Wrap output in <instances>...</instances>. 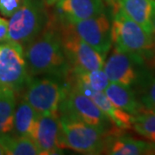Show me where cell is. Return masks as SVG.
<instances>
[{
    "instance_id": "cell-8",
    "label": "cell",
    "mask_w": 155,
    "mask_h": 155,
    "mask_svg": "<svg viewBox=\"0 0 155 155\" xmlns=\"http://www.w3.org/2000/svg\"><path fill=\"white\" fill-rule=\"evenodd\" d=\"M66 84V93L60 107L59 114L74 116L105 132L115 126L89 97L74 86Z\"/></svg>"
},
{
    "instance_id": "cell-3",
    "label": "cell",
    "mask_w": 155,
    "mask_h": 155,
    "mask_svg": "<svg viewBox=\"0 0 155 155\" xmlns=\"http://www.w3.org/2000/svg\"><path fill=\"white\" fill-rule=\"evenodd\" d=\"M60 115V147L82 154H101L107 131L89 125L67 114Z\"/></svg>"
},
{
    "instance_id": "cell-26",
    "label": "cell",
    "mask_w": 155,
    "mask_h": 155,
    "mask_svg": "<svg viewBox=\"0 0 155 155\" xmlns=\"http://www.w3.org/2000/svg\"><path fill=\"white\" fill-rule=\"evenodd\" d=\"M44 1L48 5H54L56 3H58L61 0H44Z\"/></svg>"
},
{
    "instance_id": "cell-13",
    "label": "cell",
    "mask_w": 155,
    "mask_h": 155,
    "mask_svg": "<svg viewBox=\"0 0 155 155\" xmlns=\"http://www.w3.org/2000/svg\"><path fill=\"white\" fill-rule=\"evenodd\" d=\"M54 6L56 19L68 23L80 22L105 13L104 0H61Z\"/></svg>"
},
{
    "instance_id": "cell-2",
    "label": "cell",
    "mask_w": 155,
    "mask_h": 155,
    "mask_svg": "<svg viewBox=\"0 0 155 155\" xmlns=\"http://www.w3.org/2000/svg\"><path fill=\"white\" fill-rule=\"evenodd\" d=\"M112 6V45L122 52L148 59L155 48L154 36L127 17L116 4Z\"/></svg>"
},
{
    "instance_id": "cell-1",
    "label": "cell",
    "mask_w": 155,
    "mask_h": 155,
    "mask_svg": "<svg viewBox=\"0 0 155 155\" xmlns=\"http://www.w3.org/2000/svg\"><path fill=\"white\" fill-rule=\"evenodd\" d=\"M29 76H52L66 81L71 70L54 15L43 30L24 47Z\"/></svg>"
},
{
    "instance_id": "cell-17",
    "label": "cell",
    "mask_w": 155,
    "mask_h": 155,
    "mask_svg": "<svg viewBox=\"0 0 155 155\" xmlns=\"http://www.w3.org/2000/svg\"><path fill=\"white\" fill-rule=\"evenodd\" d=\"M65 82L75 86L87 87L96 91H104L110 83L104 69L92 71L71 69Z\"/></svg>"
},
{
    "instance_id": "cell-5",
    "label": "cell",
    "mask_w": 155,
    "mask_h": 155,
    "mask_svg": "<svg viewBox=\"0 0 155 155\" xmlns=\"http://www.w3.org/2000/svg\"><path fill=\"white\" fill-rule=\"evenodd\" d=\"M66 87V82L59 78L30 76L22 91V97L38 114L59 115Z\"/></svg>"
},
{
    "instance_id": "cell-27",
    "label": "cell",
    "mask_w": 155,
    "mask_h": 155,
    "mask_svg": "<svg viewBox=\"0 0 155 155\" xmlns=\"http://www.w3.org/2000/svg\"><path fill=\"white\" fill-rule=\"evenodd\" d=\"M5 150L4 149V147H2V145L0 144V155H5Z\"/></svg>"
},
{
    "instance_id": "cell-16",
    "label": "cell",
    "mask_w": 155,
    "mask_h": 155,
    "mask_svg": "<svg viewBox=\"0 0 155 155\" xmlns=\"http://www.w3.org/2000/svg\"><path fill=\"white\" fill-rule=\"evenodd\" d=\"M104 92L115 105L133 116L142 108L130 87L110 82Z\"/></svg>"
},
{
    "instance_id": "cell-15",
    "label": "cell",
    "mask_w": 155,
    "mask_h": 155,
    "mask_svg": "<svg viewBox=\"0 0 155 155\" xmlns=\"http://www.w3.org/2000/svg\"><path fill=\"white\" fill-rule=\"evenodd\" d=\"M154 1L155 0H116V4L127 17H130L144 28L146 32L153 35L152 14Z\"/></svg>"
},
{
    "instance_id": "cell-20",
    "label": "cell",
    "mask_w": 155,
    "mask_h": 155,
    "mask_svg": "<svg viewBox=\"0 0 155 155\" xmlns=\"http://www.w3.org/2000/svg\"><path fill=\"white\" fill-rule=\"evenodd\" d=\"M16 92L0 88V135L11 134L14 126V115L17 106Z\"/></svg>"
},
{
    "instance_id": "cell-6",
    "label": "cell",
    "mask_w": 155,
    "mask_h": 155,
    "mask_svg": "<svg viewBox=\"0 0 155 155\" xmlns=\"http://www.w3.org/2000/svg\"><path fill=\"white\" fill-rule=\"evenodd\" d=\"M58 23L63 49L71 69L82 71L103 69L106 55L80 38L69 23L60 21Z\"/></svg>"
},
{
    "instance_id": "cell-28",
    "label": "cell",
    "mask_w": 155,
    "mask_h": 155,
    "mask_svg": "<svg viewBox=\"0 0 155 155\" xmlns=\"http://www.w3.org/2000/svg\"><path fill=\"white\" fill-rule=\"evenodd\" d=\"M104 1H105V2H107L108 4L111 5H114L116 2V0H104Z\"/></svg>"
},
{
    "instance_id": "cell-11",
    "label": "cell",
    "mask_w": 155,
    "mask_h": 155,
    "mask_svg": "<svg viewBox=\"0 0 155 155\" xmlns=\"http://www.w3.org/2000/svg\"><path fill=\"white\" fill-rule=\"evenodd\" d=\"M60 115L39 114L31 138L41 154L62 153L60 147Z\"/></svg>"
},
{
    "instance_id": "cell-7",
    "label": "cell",
    "mask_w": 155,
    "mask_h": 155,
    "mask_svg": "<svg viewBox=\"0 0 155 155\" xmlns=\"http://www.w3.org/2000/svg\"><path fill=\"white\" fill-rule=\"evenodd\" d=\"M29 77L23 46L13 41L0 45V88L19 93Z\"/></svg>"
},
{
    "instance_id": "cell-21",
    "label": "cell",
    "mask_w": 155,
    "mask_h": 155,
    "mask_svg": "<svg viewBox=\"0 0 155 155\" xmlns=\"http://www.w3.org/2000/svg\"><path fill=\"white\" fill-rule=\"evenodd\" d=\"M132 129L155 145V110L142 106L134 116Z\"/></svg>"
},
{
    "instance_id": "cell-25",
    "label": "cell",
    "mask_w": 155,
    "mask_h": 155,
    "mask_svg": "<svg viewBox=\"0 0 155 155\" xmlns=\"http://www.w3.org/2000/svg\"><path fill=\"white\" fill-rule=\"evenodd\" d=\"M152 25H153V35H155V1L153 4V14H152Z\"/></svg>"
},
{
    "instance_id": "cell-24",
    "label": "cell",
    "mask_w": 155,
    "mask_h": 155,
    "mask_svg": "<svg viewBox=\"0 0 155 155\" xmlns=\"http://www.w3.org/2000/svg\"><path fill=\"white\" fill-rule=\"evenodd\" d=\"M9 32V21L0 17V45L7 41Z\"/></svg>"
},
{
    "instance_id": "cell-22",
    "label": "cell",
    "mask_w": 155,
    "mask_h": 155,
    "mask_svg": "<svg viewBox=\"0 0 155 155\" xmlns=\"http://www.w3.org/2000/svg\"><path fill=\"white\" fill-rule=\"evenodd\" d=\"M140 100L143 107L155 110V72L146 71L140 82Z\"/></svg>"
},
{
    "instance_id": "cell-23",
    "label": "cell",
    "mask_w": 155,
    "mask_h": 155,
    "mask_svg": "<svg viewBox=\"0 0 155 155\" xmlns=\"http://www.w3.org/2000/svg\"><path fill=\"white\" fill-rule=\"evenodd\" d=\"M23 0H0V14L11 17L22 5Z\"/></svg>"
},
{
    "instance_id": "cell-10",
    "label": "cell",
    "mask_w": 155,
    "mask_h": 155,
    "mask_svg": "<svg viewBox=\"0 0 155 155\" xmlns=\"http://www.w3.org/2000/svg\"><path fill=\"white\" fill-rule=\"evenodd\" d=\"M69 24L80 38L102 54L106 55L112 48L111 21L106 13Z\"/></svg>"
},
{
    "instance_id": "cell-4",
    "label": "cell",
    "mask_w": 155,
    "mask_h": 155,
    "mask_svg": "<svg viewBox=\"0 0 155 155\" xmlns=\"http://www.w3.org/2000/svg\"><path fill=\"white\" fill-rule=\"evenodd\" d=\"M44 0H23L22 5L10 18L7 41L28 44L46 27L51 15Z\"/></svg>"
},
{
    "instance_id": "cell-18",
    "label": "cell",
    "mask_w": 155,
    "mask_h": 155,
    "mask_svg": "<svg viewBox=\"0 0 155 155\" xmlns=\"http://www.w3.org/2000/svg\"><path fill=\"white\" fill-rule=\"evenodd\" d=\"M38 115L33 107L22 97L16 106L12 134L31 138Z\"/></svg>"
},
{
    "instance_id": "cell-14",
    "label": "cell",
    "mask_w": 155,
    "mask_h": 155,
    "mask_svg": "<svg viewBox=\"0 0 155 155\" xmlns=\"http://www.w3.org/2000/svg\"><path fill=\"white\" fill-rule=\"evenodd\" d=\"M72 86L77 88L78 91H80L82 93L86 95L92 100L96 104V105L99 108L100 110L110 119V121L113 123V125L123 130L132 129L133 115L115 105L108 98V97L104 91H96L94 90L84 86H75V85Z\"/></svg>"
},
{
    "instance_id": "cell-12",
    "label": "cell",
    "mask_w": 155,
    "mask_h": 155,
    "mask_svg": "<svg viewBox=\"0 0 155 155\" xmlns=\"http://www.w3.org/2000/svg\"><path fill=\"white\" fill-rule=\"evenodd\" d=\"M103 153L110 155H140L155 153V145L128 136L123 129L114 127L107 131Z\"/></svg>"
},
{
    "instance_id": "cell-9",
    "label": "cell",
    "mask_w": 155,
    "mask_h": 155,
    "mask_svg": "<svg viewBox=\"0 0 155 155\" xmlns=\"http://www.w3.org/2000/svg\"><path fill=\"white\" fill-rule=\"evenodd\" d=\"M146 59L129 54L114 48L104 65L110 82L132 87L140 84L146 71L142 70Z\"/></svg>"
},
{
    "instance_id": "cell-19",
    "label": "cell",
    "mask_w": 155,
    "mask_h": 155,
    "mask_svg": "<svg viewBox=\"0 0 155 155\" xmlns=\"http://www.w3.org/2000/svg\"><path fill=\"white\" fill-rule=\"evenodd\" d=\"M0 144L10 155H37L41 152L33 139L27 136H19L13 134L0 135Z\"/></svg>"
}]
</instances>
